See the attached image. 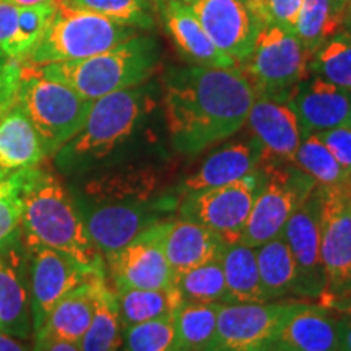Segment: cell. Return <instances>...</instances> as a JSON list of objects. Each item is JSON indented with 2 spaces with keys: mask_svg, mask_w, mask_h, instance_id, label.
<instances>
[{
  "mask_svg": "<svg viewBox=\"0 0 351 351\" xmlns=\"http://www.w3.org/2000/svg\"><path fill=\"white\" fill-rule=\"evenodd\" d=\"M33 346L28 345V340L16 339L5 332H0V351H32Z\"/></svg>",
  "mask_w": 351,
  "mask_h": 351,
  "instance_id": "41",
  "label": "cell"
},
{
  "mask_svg": "<svg viewBox=\"0 0 351 351\" xmlns=\"http://www.w3.org/2000/svg\"><path fill=\"white\" fill-rule=\"evenodd\" d=\"M160 236L176 278L184 271L218 258L225 247V243L215 232L181 215L161 221Z\"/></svg>",
  "mask_w": 351,
  "mask_h": 351,
  "instance_id": "21",
  "label": "cell"
},
{
  "mask_svg": "<svg viewBox=\"0 0 351 351\" xmlns=\"http://www.w3.org/2000/svg\"><path fill=\"white\" fill-rule=\"evenodd\" d=\"M320 187L291 215L282 230V238L295 257L298 282L295 295L320 300L326 293V271L320 254Z\"/></svg>",
  "mask_w": 351,
  "mask_h": 351,
  "instance_id": "14",
  "label": "cell"
},
{
  "mask_svg": "<svg viewBox=\"0 0 351 351\" xmlns=\"http://www.w3.org/2000/svg\"><path fill=\"white\" fill-rule=\"evenodd\" d=\"M343 26H345V32L351 34V0L348 2V7H346V12L343 16Z\"/></svg>",
  "mask_w": 351,
  "mask_h": 351,
  "instance_id": "47",
  "label": "cell"
},
{
  "mask_svg": "<svg viewBox=\"0 0 351 351\" xmlns=\"http://www.w3.org/2000/svg\"><path fill=\"white\" fill-rule=\"evenodd\" d=\"M0 332L33 339L29 257L21 234L0 247Z\"/></svg>",
  "mask_w": 351,
  "mask_h": 351,
  "instance_id": "16",
  "label": "cell"
},
{
  "mask_svg": "<svg viewBox=\"0 0 351 351\" xmlns=\"http://www.w3.org/2000/svg\"><path fill=\"white\" fill-rule=\"evenodd\" d=\"M332 2H333V7H335L337 13H339L341 19H343L345 12H346V7H348L350 0H332Z\"/></svg>",
  "mask_w": 351,
  "mask_h": 351,
  "instance_id": "45",
  "label": "cell"
},
{
  "mask_svg": "<svg viewBox=\"0 0 351 351\" xmlns=\"http://www.w3.org/2000/svg\"><path fill=\"white\" fill-rule=\"evenodd\" d=\"M256 93L239 67H169L163 106L169 142L182 155H199L243 129Z\"/></svg>",
  "mask_w": 351,
  "mask_h": 351,
  "instance_id": "1",
  "label": "cell"
},
{
  "mask_svg": "<svg viewBox=\"0 0 351 351\" xmlns=\"http://www.w3.org/2000/svg\"><path fill=\"white\" fill-rule=\"evenodd\" d=\"M267 173L265 184L258 192L241 243L257 247L282 234L291 215L307 200L317 184L295 165L262 168Z\"/></svg>",
  "mask_w": 351,
  "mask_h": 351,
  "instance_id": "9",
  "label": "cell"
},
{
  "mask_svg": "<svg viewBox=\"0 0 351 351\" xmlns=\"http://www.w3.org/2000/svg\"><path fill=\"white\" fill-rule=\"evenodd\" d=\"M153 106L152 91L145 85L95 99L82 129L52 156L57 173L82 178L106 168Z\"/></svg>",
  "mask_w": 351,
  "mask_h": 351,
  "instance_id": "3",
  "label": "cell"
},
{
  "mask_svg": "<svg viewBox=\"0 0 351 351\" xmlns=\"http://www.w3.org/2000/svg\"><path fill=\"white\" fill-rule=\"evenodd\" d=\"M324 145L351 178V129L346 124L317 134Z\"/></svg>",
  "mask_w": 351,
  "mask_h": 351,
  "instance_id": "40",
  "label": "cell"
},
{
  "mask_svg": "<svg viewBox=\"0 0 351 351\" xmlns=\"http://www.w3.org/2000/svg\"><path fill=\"white\" fill-rule=\"evenodd\" d=\"M309 51L295 33L276 25H263L243 64L238 65L256 98L288 103L298 85L309 75Z\"/></svg>",
  "mask_w": 351,
  "mask_h": 351,
  "instance_id": "7",
  "label": "cell"
},
{
  "mask_svg": "<svg viewBox=\"0 0 351 351\" xmlns=\"http://www.w3.org/2000/svg\"><path fill=\"white\" fill-rule=\"evenodd\" d=\"M140 29L77 5L73 0H51V15L33 49L21 62L47 65L101 54L137 36Z\"/></svg>",
  "mask_w": 351,
  "mask_h": 351,
  "instance_id": "5",
  "label": "cell"
},
{
  "mask_svg": "<svg viewBox=\"0 0 351 351\" xmlns=\"http://www.w3.org/2000/svg\"><path fill=\"white\" fill-rule=\"evenodd\" d=\"M343 19L337 13L332 0H302L295 25V36L311 54L341 32Z\"/></svg>",
  "mask_w": 351,
  "mask_h": 351,
  "instance_id": "31",
  "label": "cell"
},
{
  "mask_svg": "<svg viewBox=\"0 0 351 351\" xmlns=\"http://www.w3.org/2000/svg\"><path fill=\"white\" fill-rule=\"evenodd\" d=\"M21 238L26 247L44 245L67 254L88 270H106L72 192L44 163L26 174Z\"/></svg>",
  "mask_w": 351,
  "mask_h": 351,
  "instance_id": "2",
  "label": "cell"
},
{
  "mask_svg": "<svg viewBox=\"0 0 351 351\" xmlns=\"http://www.w3.org/2000/svg\"><path fill=\"white\" fill-rule=\"evenodd\" d=\"M160 225L143 231L111 256L104 257L112 289H161L176 285V275L165 256Z\"/></svg>",
  "mask_w": 351,
  "mask_h": 351,
  "instance_id": "13",
  "label": "cell"
},
{
  "mask_svg": "<svg viewBox=\"0 0 351 351\" xmlns=\"http://www.w3.org/2000/svg\"><path fill=\"white\" fill-rule=\"evenodd\" d=\"M320 254L326 293L319 301L324 304L351 288V181L320 187Z\"/></svg>",
  "mask_w": 351,
  "mask_h": 351,
  "instance_id": "11",
  "label": "cell"
},
{
  "mask_svg": "<svg viewBox=\"0 0 351 351\" xmlns=\"http://www.w3.org/2000/svg\"><path fill=\"white\" fill-rule=\"evenodd\" d=\"M49 15L51 2L21 7L0 0V49L23 60L43 34Z\"/></svg>",
  "mask_w": 351,
  "mask_h": 351,
  "instance_id": "25",
  "label": "cell"
},
{
  "mask_svg": "<svg viewBox=\"0 0 351 351\" xmlns=\"http://www.w3.org/2000/svg\"><path fill=\"white\" fill-rule=\"evenodd\" d=\"M243 2L245 3V5H247L249 8H251L252 5H254V3H256L257 2V0H243Z\"/></svg>",
  "mask_w": 351,
  "mask_h": 351,
  "instance_id": "48",
  "label": "cell"
},
{
  "mask_svg": "<svg viewBox=\"0 0 351 351\" xmlns=\"http://www.w3.org/2000/svg\"><path fill=\"white\" fill-rule=\"evenodd\" d=\"M265 179L267 173L258 168L226 186L187 192L181 195L178 212L215 232L225 244L238 243Z\"/></svg>",
  "mask_w": 351,
  "mask_h": 351,
  "instance_id": "8",
  "label": "cell"
},
{
  "mask_svg": "<svg viewBox=\"0 0 351 351\" xmlns=\"http://www.w3.org/2000/svg\"><path fill=\"white\" fill-rule=\"evenodd\" d=\"M337 351H345V350H337Z\"/></svg>",
  "mask_w": 351,
  "mask_h": 351,
  "instance_id": "50",
  "label": "cell"
},
{
  "mask_svg": "<svg viewBox=\"0 0 351 351\" xmlns=\"http://www.w3.org/2000/svg\"><path fill=\"white\" fill-rule=\"evenodd\" d=\"M176 287L182 302H228L225 274L219 257L184 271L176 278Z\"/></svg>",
  "mask_w": 351,
  "mask_h": 351,
  "instance_id": "34",
  "label": "cell"
},
{
  "mask_svg": "<svg viewBox=\"0 0 351 351\" xmlns=\"http://www.w3.org/2000/svg\"><path fill=\"white\" fill-rule=\"evenodd\" d=\"M339 333H340V350L351 351V315L340 314Z\"/></svg>",
  "mask_w": 351,
  "mask_h": 351,
  "instance_id": "43",
  "label": "cell"
},
{
  "mask_svg": "<svg viewBox=\"0 0 351 351\" xmlns=\"http://www.w3.org/2000/svg\"><path fill=\"white\" fill-rule=\"evenodd\" d=\"M289 108L300 121L302 135L320 134L333 127L346 124L351 108V93L343 88L324 80L322 77L307 75L291 98Z\"/></svg>",
  "mask_w": 351,
  "mask_h": 351,
  "instance_id": "18",
  "label": "cell"
},
{
  "mask_svg": "<svg viewBox=\"0 0 351 351\" xmlns=\"http://www.w3.org/2000/svg\"><path fill=\"white\" fill-rule=\"evenodd\" d=\"M77 5L137 29L156 26L153 0H73Z\"/></svg>",
  "mask_w": 351,
  "mask_h": 351,
  "instance_id": "36",
  "label": "cell"
},
{
  "mask_svg": "<svg viewBox=\"0 0 351 351\" xmlns=\"http://www.w3.org/2000/svg\"><path fill=\"white\" fill-rule=\"evenodd\" d=\"M121 351H178L176 314L125 328Z\"/></svg>",
  "mask_w": 351,
  "mask_h": 351,
  "instance_id": "35",
  "label": "cell"
},
{
  "mask_svg": "<svg viewBox=\"0 0 351 351\" xmlns=\"http://www.w3.org/2000/svg\"><path fill=\"white\" fill-rule=\"evenodd\" d=\"M271 351H278V350H271Z\"/></svg>",
  "mask_w": 351,
  "mask_h": 351,
  "instance_id": "51",
  "label": "cell"
},
{
  "mask_svg": "<svg viewBox=\"0 0 351 351\" xmlns=\"http://www.w3.org/2000/svg\"><path fill=\"white\" fill-rule=\"evenodd\" d=\"M245 124L262 147L261 168L293 165L302 135L300 121L288 103L256 98Z\"/></svg>",
  "mask_w": 351,
  "mask_h": 351,
  "instance_id": "17",
  "label": "cell"
},
{
  "mask_svg": "<svg viewBox=\"0 0 351 351\" xmlns=\"http://www.w3.org/2000/svg\"><path fill=\"white\" fill-rule=\"evenodd\" d=\"M25 173L0 178V247L21 234Z\"/></svg>",
  "mask_w": 351,
  "mask_h": 351,
  "instance_id": "37",
  "label": "cell"
},
{
  "mask_svg": "<svg viewBox=\"0 0 351 351\" xmlns=\"http://www.w3.org/2000/svg\"><path fill=\"white\" fill-rule=\"evenodd\" d=\"M340 314L324 306L298 302L280 328L274 350L337 351L340 350Z\"/></svg>",
  "mask_w": 351,
  "mask_h": 351,
  "instance_id": "22",
  "label": "cell"
},
{
  "mask_svg": "<svg viewBox=\"0 0 351 351\" xmlns=\"http://www.w3.org/2000/svg\"><path fill=\"white\" fill-rule=\"evenodd\" d=\"M217 49L241 65L251 54L262 21L243 0H184Z\"/></svg>",
  "mask_w": 351,
  "mask_h": 351,
  "instance_id": "15",
  "label": "cell"
},
{
  "mask_svg": "<svg viewBox=\"0 0 351 351\" xmlns=\"http://www.w3.org/2000/svg\"><path fill=\"white\" fill-rule=\"evenodd\" d=\"M309 73L351 93V34L339 32L311 57Z\"/></svg>",
  "mask_w": 351,
  "mask_h": 351,
  "instance_id": "32",
  "label": "cell"
},
{
  "mask_svg": "<svg viewBox=\"0 0 351 351\" xmlns=\"http://www.w3.org/2000/svg\"><path fill=\"white\" fill-rule=\"evenodd\" d=\"M160 60L161 46L158 39L138 33L101 54L36 67L43 75L70 86L85 99L95 101L143 85L156 72Z\"/></svg>",
  "mask_w": 351,
  "mask_h": 351,
  "instance_id": "4",
  "label": "cell"
},
{
  "mask_svg": "<svg viewBox=\"0 0 351 351\" xmlns=\"http://www.w3.org/2000/svg\"><path fill=\"white\" fill-rule=\"evenodd\" d=\"M43 351H82V348L80 343H73V341L65 340H54L44 346Z\"/></svg>",
  "mask_w": 351,
  "mask_h": 351,
  "instance_id": "44",
  "label": "cell"
},
{
  "mask_svg": "<svg viewBox=\"0 0 351 351\" xmlns=\"http://www.w3.org/2000/svg\"><path fill=\"white\" fill-rule=\"evenodd\" d=\"M16 104L38 132L47 156L52 158L82 129L93 101L43 75L36 65L21 62Z\"/></svg>",
  "mask_w": 351,
  "mask_h": 351,
  "instance_id": "6",
  "label": "cell"
},
{
  "mask_svg": "<svg viewBox=\"0 0 351 351\" xmlns=\"http://www.w3.org/2000/svg\"><path fill=\"white\" fill-rule=\"evenodd\" d=\"M228 302H269L258 274L256 247L241 243L225 244L221 256Z\"/></svg>",
  "mask_w": 351,
  "mask_h": 351,
  "instance_id": "26",
  "label": "cell"
},
{
  "mask_svg": "<svg viewBox=\"0 0 351 351\" xmlns=\"http://www.w3.org/2000/svg\"><path fill=\"white\" fill-rule=\"evenodd\" d=\"M119 307L122 332L137 324L168 317L178 313L182 304L178 287L161 289H114Z\"/></svg>",
  "mask_w": 351,
  "mask_h": 351,
  "instance_id": "27",
  "label": "cell"
},
{
  "mask_svg": "<svg viewBox=\"0 0 351 351\" xmlns=\"http://www.w3.org/2000/svg\"><path fill=\"white\" fill-rule=\"evenodd\" d=\"M26 249L29 257V301L34 337L43 328L54 306L69 291L95 274L106 270H88L67 254L44 245Z\"/></svg>",
  "mask_w": 351,
  "mask_h": 351,
  "instance_id": "12",
  "label": "cell"
},
{
  "mask_svg": "<svg viewBox=\"0 0 351 351\" xmlns=\"http://www.w3.org/2000/svg\"><path fill=\"white\" fill-rule=\"evenodd\" d=\"M47 158L38 132L15 101L0 117V178L36 168Z\"/></svg>",
  "mask_w": 351,
  "mask_h": 351,
  "instance_id": "24",
  "label": "cell"
},
{
  "mask_svg": "<svg viewBox=\"0 0 351 351\" xmlns=\"http://www.w3.org/2000/svg\"><path fill=\"white\" fill-rule=\"evenodd\" d=\"M221 302H182L176 313V350L205 351L215 335Z\"/></svg>",
  "mask_w": 351,
  "mask_h": 351,
  "instance_id": "30",
  "label": "cell"
},
{
  "mask_svg": "<svg viewBox=\"0 0 351 351\" xmlns=\"http://www.w3.org/2000/svg\"><path fill=\"white\" fill-rule=\"evenodd\" d=\"M262 147L257 138H244L218 148L205 158L200 168L187 176L178 187L179 194L226 186L261 168Z\"/></svg>",
  "mask_w": 351,
  "mask_h": 351,
  "instance_id": "23",
  "label": "cell"
},
{
  "mask_svg": "<svg viewBox=\"0 0 351 351\" xmlns=\"http://www.w3.org/2000/svg\"><path fill=\"white\" fill-rule=\"evenodd\" d=\"M20 73L21 60L8 57L0 49V117L15 104L20 85Z\"/></svg>",
  "mask_w": 351,
  "mask_h": 351,
  "instance_id": "39",
  "label": "cell"
},
{
  "mask_svg": "<svg viewBox=\"0 0 351 351\" xmlns=\"http://www.w3.org/2000/svg\"><path fill=\"white\" fill-rule=\"evenodd\" d=\"M122 333L116 293L109 287L108 276H104L98 285L93 320L80 340V348L82 351H121Z\"/></svg>",
  "mask_w": 351,
  "mask_h": 351,
  "instance_id": "29",
  "label": "cell"
},
{
  "mask_svg": "<svg viewBox=\"0 0 351 351\" xmlns=\"http://www.w3.org/2000/svg\"><path fill=\"white\" fill-rule=\"evenodd\" d=\"M346 125L351 129V108H350V112H348V119H346Z\"/></svg>",
  "mask_w": 351,
  "mask_h": 351,
  "instance_id": "49",
  "label": "cell"
},
{
  "mask_svg": "<svg viewBox=\"0 0 351 351\" xmlns=\"http://www.w3.org/2000/svg\"><path fill=\"white\" fill-rule=\"evenodd\" d=\"M320 306L335 311V313L351 315V288L346 293H343V295L332 298V300L326 301L324 304H320Z\"/></svg>",
  "mask_w": 351,
  "mask_h": 351,
  "instance_id": "42",
  "label": "cell"
},
{
  "mask_svg": "<svg viewBox=\"0 0 351 351\" xmlns=\"http://www.w3.org/2000/svg\"><path fill=\"white\" fill-rule=\"evenodd\" d=\"M298 302H225L205 351H271Z\"/></svg>",
  "mask_w": 351,
  "mask_h": 351,
  "instance_id": "10",
  "label": "cell"
},
{
  "mask_svg": "<svg viewBox=\"0 0 351 351\" xmlns=\"http://www.w3.org/2000/svg\"><path fill=\"white\" fill-rule=\"evenodd\" d=\"M258 274L267 300L276 301L295 295L298 271L291 249L282 234L256 247Z\"/></svg>",
  "mask_w": 351,
  "mask_h": 351,
  "instance_id": "28",
  "label": "cell"
},
{
  "mask_svg": "<svg viewBox=\"0 0 351 351\" xmlns=\"http://www.w3.org/2000/svg\"><path fill=\"white\" fill-rule=\"evenodd\" d=\"M293 165L314 179L320 187L337 186L351 181L330 150L324 145L317 134H309L301 140Z\"/></svg>",
  "mask_w": 351,
  "mask_h": 351,
  "instance_id": "33",
  "label": "cell"
},
{
  "mask_svg": "<svg viewBox=\"0 0 351 351\" xmlns=\"http://www.w3.org/2000/svg\"><path fill=\"white\" fill-rule=\"evenodd\" d=\"M8 2L16 3V5L21 7H28V5H39V3H47L51 0H8Z\"/></svg>",
  "mask_w": 351,
  "mask_h": 351,
  "instance_id": "46",
  "label": "cell"
},
{
  "mask_svg": "<svg viewBox=\"0 0 351 351\" xmlns=\"http://www.w3.org/2000/svg\"><path fill=\"white\" fill-rule=\"evenodd\" d=\"M104 276H108L106 271L95 274L57 302L41 330L33 337L32 351H43L44 346L54 340L80 343L93 320L96 293H98V285Z\"/></svg>",
  "mask_w": 351,
  "mask_h": 351,
  "instance_id": "20",
  "label": "cell"
},
{
  "mask_svg": "<svg viewBox=\"0 0 351 351\" xmlns=\"http://www.w3.org/2000/svg\"><path fill=\"white\" fill-rule=\"evenodd\" d=\"M153 7L158 19L163 23L165 32L169 34L176 47L189 62L204 67H238L231 57L217 49L194 12L184 0H153Z\"/></svg>",
  "mask_w": 351,
  "mask_h": 351,
  "instance_id": "19",
  "label": "cell"
},
{
  "mask_svg": "<svg viewBox=\"0 0 351 351\" xmlns=\"http://www.w3.org/2000/svg\"><path fill=\"white\" fill-rule=\"evenodd\" d=\"M302 0H257L251 7L262 25H276L293 33Z\"/></svg>",
  "mask_w": 351,
  "mask_h": 351,
  "instance_id": "38",
  "label": "cell"
}]
</instances>
